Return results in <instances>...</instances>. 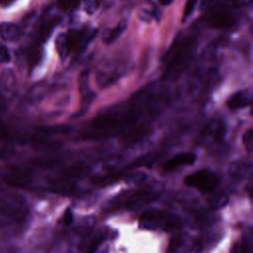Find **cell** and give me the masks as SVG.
<instances>
[{"label": "cell", "mask_w": 253, "mask_h": 253, "mask_svg": "<svg viewBox=\"0 0 253 253\" xmlns=\"http://www.w3.org/2000/svg\"><path fill=\"white\" fill-rule=\"evenodd\" d=\"M28 206L25 200L14 194L0 200V230L19 228L27 220Z\"/></svg>", "instance_id": "6da1fadb"}, {"label": "cell", "mask_w": 253, "mask_h": 253, "mask_svg": "<svg viewBox=\"0 0 253 253\" xmlns=\"http://www.w3.org/2000/svg\"><path fill=\"white\" fill-rule=\"evenodd\" d=\"M138 224L141 228L146 230L163 229L171 231L181 227V219L178 215L171 212L157 209H149L139 216Z\"/></svg>", "instance_id": "7a4b0ae2"}, {"label": "cell", "mask_w": 253, "mask_h": 253, "mask_svg": "<svg viewBox=\"0 0 253 253\" xmlns=\"http://www.w3.org/2000/svg\"><path fill=\"white\" fill-rule=\"evenodd\" d=\"M219 180L214 172L210 169H201L185 179V184L203 193L212 192L218 185Z\"/></svg>", "instance_id": "3957f363"}, {"label": "cell", "mask_w": 253, "mask_h": 253, "mask_svg": "<svg viewBox=\"0 0 253 253\" xmlns=\"http://www.w3.org/2000/svg\"><path fill=\"white\" fill-rule=\"evenodd\" d=\"M225 132V126L220 119H213L209 122L198 137V143L202 145H209L219 141Z\"/></svg>", "instance_id": "277c9868"}, {"label": "cell", "mask_w": 253, "mask_h": 253, "mask_svg": "<svg viewBox=\"0 0 253 253\" xmlns=\"http://www.w3.org/2000/svg\"><path fill=\"white\" fill-rule=\"evenodd\" d=\"M158 195L151 190H136L126 194L123 199V203L126 209L138 210L155 201Z\"/></svg>", "instance_id": "5b68a950"}, {"label": "cell", "mask_w": 253, "mask_h": 253, "mask_svg": "<svg viewBox=\"0 0 253 253\" xmlns=\"http://www.w3.org/2000/svg\"><path fill=\"white\" fill-rule=\"evenodd\" d=\"M96 31H89L86 29L83 30H71L69 31L67 36V42L69 45L70 51L81 52L83 51L90 41L95 36Z\"/></svg>", "instance_id": "8992f818"}, {"label": "cell", "mask_w": 253, "mask_h": 253, "mask_svg": "<svg viewBox=\"0 0 253 253\" xmlns=\"http://www.w3.org/2000/svg\"><path fill=\"white\" fill-rule=\"evenodd\" d=\"M236 17L228 7H215L210 15V24L216 28H229L236 24Z\"/></svg>", "instance_id": "52a82bcc"}, {"label": "cell", "mask_w": 253, "mask_h": 253, "mask_svg": "<svg viewBox=\"0 0 253 253\" xmlns=\"http://www.w3.org/2000/svg\"><path fill=\"white\" fill-rule=\"evenodd\" d=\"M4 181L14 188H27L30 186L32 179L27 171L19 168H10L4 174Z\"/></svg>", "instance_id": "ba28073f"}, {"label": "cell", "mask_w": 253, "mask_h": 253, "mask_svg": "<svg viewBox=\"0 0 253 253\" xmlns=\"http://www.w3.org/2000/svg\"><path fill=\"white\" fill-rule=\"evenodd\" d=\"M47 188L49 191L58 195H70L75 191V183L66 177H56L51 178L47 182Z\"/></svg>", "instance_id": "9c48e42d"}, {"label": "cell", "mask_w": 253, "mask_h": 253, "mask_svg": "<svg viewBox=\"0 0 253 253\" xmlns=\"http://www.w3.org/2000/svg\"><path fill=\"white\" fill-rule=\"evenodd\" d=\"M23 35L22 28L11 22H3L0 24V38L5 42H17Z\"/></svg>", "instance_id": "30bf717a"}, {"label": "cell", "mask_w": 253, "mask_h": 253, "mask_svg": "<svg viewBox=\"0 0 253 253\" xmlns=\"http://www.w3.org/2000/svg\"><path fill=\"white\" fill-rule=\"evenodd\" d=\"M60 19L61 18L56 15L49 16V17L43 19V21L41 23V25L38 29V33H37V38L40 42H44L49 38L54 27L60 22Z\"/></svg>", "instance_id": "8fae6325"}, {"label": "cell", "mask_w": 253, "mask_h": 253, "mask_svg": "<svg viewBox=\"0 0 253 253\" xmlns=\"http://www.w3.org/2000/svg\"><path fill=\"white\" fill-rule=\"evenodd\" d=\"M31 144L34 148L39 150H53L60 146L56 140L50 139L42 133H35L31 136Z\"/></svg>", "instance_id": "7c38bea8"}, {"label": "cell", "mask_w": 253, "mask_h": 253, "mask_svg": "<svg viewBox=\"0 0 253 253\" xmlns=\"http://www.w3.org/2000/svg\"><path fill=\"white\" fill-rule=\"evenodd\" d=\"M195 160H196V156H195V154H193L191 152L180 153V154L174 156L173 158H171L170 160H168L164 165V169L166 171H171L180 166L191 165L195 162Z\"/></svg>", "instance_id": "4fadbf2b"}, {"label": "cell", "mask_w": 253, "mask_h": 253, "mask_svg": "<svg viewBox=\"0 0 253 253\" xmlns=\"http://www.w3.org/2000/svg\"><path fill=\"white\" fill-rule=\"evenodd\" d=\"M250 102L249 96L244 91H239L231 95L227 100V106L230 110H238L248 106Z\"/></svg>", "instance_id": "5bb4252c"}, {"label": "cell", "mask_w": 253, "mask_h": 253, "mask_svg": "<svg viewBox=\"0 0 253 253\" xmlns=\"http://www.w3.org/2000/svg\"><path fill=\"white\" fill-rule=\"evenodd\" d=\"M126 21H122L120 22L115 28L109 30L106 34H105V37L103 39L104 42L107 43V44H110L112 42H114L115 41H117L121 35L124 33V31L126 30Z\"/></svg>", "instance_id": "9a60e30c"}, {"label": "cell", "mask_w": 253, "mask_h": 253, "mask_svg": "<svg viewBox=\"0 0 253 253\" xmlns=\"http://www.w3.org/2000/svg\"><path fill=\"white\" fill-rule=\"evenodd\" d=\"M55 48L61 58H66L70 52L66 34H59L55 40Z\"/></svg>", "instance_id": "2e32d148"}, {"label": "cell", "mask_w": 253, "mask_h": 253, "mask_svg": "<svg viewBox=\"0 0 253 253\" xmlns=\"http://www.w3.org/2000/svg\"><path fill=\"white\" fill-rule=\"evenodd\" d=\"M15 85V76L12 70L6 69L0 76V87L3 90H10Z\"/></svg>", "instance_id": "e0dca14e"}, {"label": "cell", "mask_w": 253, "mask_h": 253, "mask_svg": "<svg viewBox=\"0 0 253 253\" xmlns=\"http://www.w3.org/2000/svg\"><path fill=\"white\" fill-rule=\"evenodd\" d=\"M87 173V168L82 165H76V166H71L64 171H62V176L66 177L68 179L71 178H79L84 176Z\"/></svg>", "instance_id": "ac0fdd59"}, {"label": "cell", "mask_w": 253, "mask_h": 253, "mask_svg": "<svg viewBox=\"0 0 253 253\" xmlns=\"http://www.w3.org/2000/svg\"><path fill=\"white\" fill-rule=\"evenodd\" d=\"M183 244V238L181 234H176L169 242L167 247V253H176Z\"/></svg>", "instance_id": "d6986e66"}, {"label": "cell", "mask_w": 253, "mask_h": 253, "mask_svg": "<svg viewBox=\"0 0 253 253\" xmlns=\"http://www.w3.org/2000/svg\"><path fill=\"white\" fill-rule=\"evenodd\" d=\"M227 202V197L224 196L223 194H217L213 197H211V199L210 200V205L213 208V209H219L221 207H223Z\"/></svg>", "instance_id": "ffe728a7"}, {"label": "cell", "mask_w": 253, "mask_h": 253, "mask_svg": "<svg viewBox=\"0 0 253 253\" xmlns=\"http://www.w3.org/2000/svg\"><path fill=\"white\" fill-rule=\"evenodd\" d=\"M103 239H104V235H103V234H100V233H99V234L95 235V236L92 238V240L90 241L86 253H95V251L98 249V247H99L100 244L102 243Z\"/></svg>", "instance_id": "44dd1931"}, {"label": "cell", "mask_w": 253, "mask_h": 253, "mask_svg": "<svg viewBox=\"0 0 253 253\" xmlns=\"http://www.w3.org/2000/svg\"><path fill=\"white\" fill-rule=\"evenodd\" d=\"M243 144H244L246 150L250 153L252 151V147H253V135H252V129L251 128H249L243 134Z\"/></svg>", "instance_id": "7402d4cb"}, {"label": "cell", "mask_w": 253, "mask_h": 253, "mask_svg": "<svg viewBox=\"0 0 253 253\" xmlns=\"http://www.w3.org/2000/svg\"><path fill=\"white\" fill-rule=\"evenodd\" d=\"M11 139H13V134L11 133L8 126L0 121V140L8 141Z\"/></svg>", "instance_id": "603a6c76"}, {"label": "cell", "mask_w": 253, "mask_h": 253, "mask_svg": "<svg viewBox=\"0 0 253 253\" xmlns=\"http://www.w3.org/2000/svg\"><path fill=\"white\" fill-rule=\"evenodd\" d=\"M198 0H187L185 7H184V12H183V21H185L187 19V17H189L192 12L194 11L196 4H197Z\"/></svg>", "instance_id": "cb8c5ba5"}, {"label": "cell", "mask_w": 253, "mask_h": 253, "mask_svg": "<svg viewBox=\"0 0 253 253\" xmlns=\"http://www.w3.org/2000/svg\"><path fill=\"white\" fill-rule=\"evenodd\" d=\"M11 60L10 52L7 46L0 42V62L1 63H8Z\"/></svg>", "instance_id": "d4e9b609"}, {"label": "cell", "mask_w": 253, "mask_h": 253, "mask_svg": "<svg viewBox=\"0 0 253 253\" xmlns=\"http://www.w3.org/2000/svg\"><path fill=\"white\" fill-rule=\"evenodd\" d=\"M85 11L89 15H92L99 6V0H84Z\"/></svg>", "instance_id": "484cf974"}, {"label": "cell", "mask_w": 253, "mask_h": 253, "mask_svg": "<svg viewBox=\"0 0 253 253\" xmlns=\"http://www.w3.org/2000/svg\"><path fill=\"white\" fill-rule=\"evenodd\" d=\"M80 0H58V4L62 9H72L79 4Z\"/></svg>", "instance_id": "4316f807"}, {"label": "cell", "mask_w": 253, "mask_h": 253, "mask_svg": "<svg viewBox=\"0 0 253 253\" xmlns=\"http://www.w3.org/2000/svg\"><path fill=\"white\" fill-rule=\"evenodd\" d=\"M72 220H73L72 211H71L69 209H67V210L65 211V212H64V215H63V223H64L65 225H69V224L72 222Z\"/></svg>", "instance_id": "83f0119b"}, {"label": "cell", "mask_w": 253, "mask_h": 253, "mask_svg": "<svg viewBox=\"0 0 253 253\" xmlns=\"http://www.w3.org/2000/svg\"><path fill=\"white\" fill-rule=\"evenodd\" d=\"M17 0H0V6L1 7H9L11 5H13Z\"/></svg>", "instance_id": "f1b7e54d"}, {"label": "cell", "mask_w": 253, "mask_h": 253, "mask_svg": "<svg viewBox=\"0 0 253 253\" xmlns=\"http://www.w3.org/2000/svg\"><path fill=\"white\" fill-rule=\"evenodd\" d=\"M5 106H6V103H5L4 99L0 96V111H2L5 108Z\"/></svg>", "instance_id": "f546056e"}, {"label": "cell", "mask_w": 253, "mask_h": 253, "mask_svg": "<svg viewBox=\"0 0 253 253\" xmlns=\"http://www.w3.org/2000/svg\"><path fill=\"white\" fill-rule=\"evenodd\" d=\"M159 2L162 5H170L173 2V0H159Z\"/></svg>", "instance_id": "4dcf8cb0"}]
</instances>
